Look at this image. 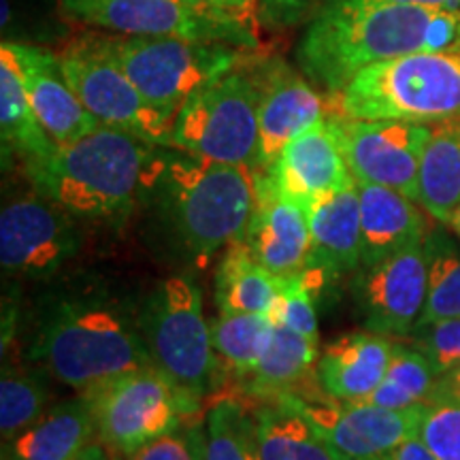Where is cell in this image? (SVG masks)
Instances as JSON below:
<instances>
[{"mask_svg":"<svg viewBox=\"0 0 460 460\" xmlns=\"http://www.w3.org/2000/svg\"><path fill=\"white\" fill-rule=\"evenodd\" d=\"M48 371L41 367H17L4 360L0 377V435L13 439L48 411L51 396Z\"/></svg>","mask_w":460,"mask_h":460,"instance_id":"4dcf8cb0","label":"cell"},{"mask_svg":"<svg viewBox=\"0 0 460 460\" xmlns=\"http://www.w3.org/2000/svg\"><path fill=\"white\" fill-rule=\"evenodd\" d=\"M0 137L4 156H20L24 164L48 158L58 147L28 101L7 41L0 48Z\"/></svg>","mask_w":460,"mask_h":460,"instance_id":"cb8c5ba5","label":"cell"},{"mask_svg":"<svg viewBox=\"0 0 460 460\" xmlns=\"http://www.w3.org/2000/svg\"><path fill=\"white\" fill-rule=\"evenodd\" d=\"M130 460H207V430L200 424L180 427L139 447Z\"/></svg>","mask_w":460,"mask_h":460,"instance_id":"8d00e7d4","label":"cell"},{"mask_svg":"<svg viewBox=\"0 0 460 460\" xmlns=\"http://www.w3.org/2000/svg\"><path fill=\"white\" fill-rule=\"evenodd\" d=\"M262 172L286 197L305 207L322 194L356 183L329 115L296 135Z\"/></svg>","mask_w":460,"mask_h":460,"instance_id":"d6986e66","label":"cell"},{"mask_svg":"<svg viewBox=\"0 0 460 460\" xmlns=\"http://www.w3.org/2000/svg\"><path fill=\"white\" fill-rule=\"evenodd\" d=\"M216 305L222 314L273 315L279 278L258 262L243 241L224 250L216 269Z\"/></svg>","mask_w":460,"mask_h":460,"instance_id":"d4e9b609","label":"cell"},{"mask_svg":"<svg viewBox=\"0 0 460 460\" xmlns=\"http://www.w3.org/2000/svg\"><path fill=\"white\" fill-rule=\"evenodd\" d=\"M356 186L360 194L362 267L427 241L430 228L424 211L418 209L420 203L386 186L362 181H356Z\"/></svg>","mask_w":460,"mask_h":460,"instance_id":"7402d4cb","label":"cell"},{"mask_svg":"<svg viewBox=\"0 0 460 460\" xmlns=\"http://www.w3.org/2000/svg\"><path fill=\"white\" fill-rule=\"evenodd\" d=\"M447 226H450L454 233H456V237L460 239V205L454 209V214L450 216V222H447Z\"/></svg>","mask_w":460,"mask_h":460,"instance_id":"ee69618b","label":"cell"},{"mask_svg":"<svg viewBox=\"0 0 460 460\" xmlns=\"http://www.w3.org/2000/svg\"><path fill=\"white\" fill-rule=\"evenodd\" d=\"M82 237L68 211L37 190L0 211V264L4 278L43 281L79 254Z\"/></svg>","mask_w":460,"mask_h":460,"instance_id":"4fadbf2b","label":"cell"},{"mask_svg":"<svg viewBox=\"0 0 460 460\" xmlns=\"http://www.w3.org/2000/svg\"><path fill=\"white\" fill-rule=\"evenodd\" d=\"M262 71H233L188 96L171 130V146L194 156L254 169Z\"/></svg>","mask_w":460,"mask_h":460,"instance_id":"52a82bcc","label":"cell"},{"mask_svg":"<svg viewBox=\"0 0 460 460\" xmlns=\"http://www.w3.org/2000/svg\"><path fill=\"white\" fill-rule=\"evenodd\" d=\"M335 460H382V458H354V456H343V454H335Z\"/></svg>","mask_w":460,"mask_h":460,"instance_id":"f6af8a7d","label":"cell"},{"mask_svg":"<svg viewBox=\"0 0 460 460\" xmlns=\"http://www.w3.org/2000/svg\"><path fill=\"white\" fill-rule=\"evenodd\" d=\"M312 250L301 275L315 292L322 281L356 273L362 267L358 186L322 194L307 205Z\"/></svg>","mask_w":460,"mask_h":460,"instance_id":"ac0fdd59","label":"cell"},{"mask_svg":"<svg viewBox=\"0 0 460 460\" xmlns=\"http://www.w3.org/2000/svg\"><path fill=\"white\" fill-rule=\"evenodd\" d=\"M437 377L439 373L435 371L433 362L418 348H413L411 343H396L386 376L369 401L390 410H405L424 402L429 405Z\"/></svg>","mask_w":460,"mask_h":460,"instance_id":"1f68e13d","label":"cell"},{"mask_svg":"<svg viewBox=\"0 0 460 460\" xmlns=\"http://www.w3.org/2000/svg\"><path fill=\"white\" fill-rule=\"evenodd\" d=\"M68 460H109V458H107L105 450H102V446L90 444V446H85L82 452L75 454V456L68 458Z\"/></svg>","mask_w":460,"mask_h":460,"instance_id":"7bdbcfd3","label":"cell"},{"mask_svg":"<svg viewBox=\"0 0 460 460\" xmlns=\"http://www.w3.org/2000/svg\"><path fill=\"white\" fill-rule=\"evenodd\" d=\"M94 413L85 396L49 407L31 427L3 441V460H68L92 444Z\"/></svg>","mask_w":460,"mask_h":460,"instance_id":"603a6c76","label":"cell"},{"mask_svg":"<svg viewBox=\"0 0 460 460\" xmlns=\"http://www.w3.org/2000/svg\"><path fill=\"white\" fill-rule=\"evenodd\" d=\"M396 341L371 331L348 332L326 345L315 362V379L322 394L339 401H369L376 393Z\"/></svg>","mask_w":460,"mask_h":460,"instance_id":"44dd1931","label":"cell"},{"mask_svg":"<svg viewBox=\"0 0 460 460\" xmlns=\"http://www.w3.org/2000/svg\"><path fill=\"white\" fill-rule=\"evenodd\" d=\"M273 318L279 326H286L318 345L320 326L314 305V290L301 273L279 278V298L275 305Z\"/></svg>","mask_w":460,"mask_h":460,"instance_id":"836d02e7","label":"cell"},{"mask_svg":"<svg viewBox=\"0 0 460 460\" xmlns=\"http://www.w3.org/2000/svg\"><path fill=\"white\" fill-rule=\"evenodd\" d=\"M427 254V303L416 326L460 318V245L444 226L430 228L424 241Z\"/></svg>","mask_w":460,"mask_h":460,"instance_id":"f546056e","label":"cell"},{"mask_svg":"<svg viewBox=\"0 0 460 460\" xmlns=\"http://www.w3.org/2000/svg\"><path fill=\"white\" fill-rule=\"evenodd\" d=\"M190 3L211 11H220V13L245 17V20L256 17L258 9V0H190Z\"/></svg>","mask_w":460,"mask_h":460,"instance_id":"f35d334b","label":"cell"},{"mask_svg":"<svg viewBox=\"0 0 460 460\" xmlns=\"http://www.w3.org/2000/svg\"><path fill=\"white\" fill-rule=\"evenodd\" d=\"M207 460H262L254 413L234 399L211 407L205 422Z\"/></svg>","mask_w":460,"mask_h":460,"instance_id":"d6a6232c","label":"cell"},{"mask_svg":"<svg viewBox=\"0 0 460 460\" xmlns=\"http://www.w3.org/2000/svg\"><path fill=\"white\" fill-rule=\"evenodd\" d=\"M335 111L354 119L435 126L460 118V51H420L365 66L332 94Z\"/></svg>","mask_w":460,"mask_h":460,"instance_id":"5b68a950","label":"cell"},{"mask_svg":"<svg viewBox=\"0 0 460 460\" xmlns=\"http://www.w3.org/2000/svg\"><path fill=\"white\" fill-rule=\"evenodd\" d=\"M407 337L413 348H418L433 362L439 376L460 365V318L437 320L430 324L416 326Z\"/></svg>","mask_w":460,"mask_h":460,"instance_id":"d590c367","label":"cell"},{"mask_svg":"<svg viewBox=\"0 0 460 460\" xmlns=\"http://www.w3.org/2000/svg\"><path fill=\"white\" fill-rule=\"evenodd\" d=\"M262 71V99L258 109V149L252 171H267L284 147L329 115V102L314 82L281 62Z\"/></svg>","mask_w":460,"mask_h":460,"instance_id":"2e32d148","label":"cell"},{"mask_svg":"<svg viewBox=\"0 0 460 460\" xmlns=\"http://www.w3.org/2000/svg\"><path fill=\"white\" fill-rule=\"evenodd\" d=\"M31 358L56 382L82 394L146 367L139 305L94 284L60 292L39 312Z\"/></svg>","mask_w":460,"mask_h":460,"instance_id":"3957f363","label":"cell"},{"mask_svg":"<svg viewBox=\"0 0 460 460\" xmlns=\"http://www.w3.org/2000/svg\"><path fill=\"white\" fill-rule=\"evenodd\" d=\"M390 460H437L433 454L427 450V446L413 437V439L405 441L401 447H396V452L390 456Z\"/></svg>","mask_w":460,"mask_h":460,"instance_id":"b9f144b4","label":"cell"},{"mask_svg":"<svg viewBox=\"0 0 460 460\" xmlns=\"http://www.w3.org/2000/svg\"><path fill=\"white\" fill-rule=\"evenodd\" d=\"M315 9V0H258L256 20L264 31L281 32L312 20Z\"/></svg>","mask_w":460,"mask_h":460,"instance_id":"74e56055","label":"cell"},{"mask_svg":"<svg viewBox=\"0 0 460 460\" xmlns=\"http://www.w3.org/2000/svg\"><path fill=\"white\" fill-rule=\"evenodd\" d=\"M315 362H318V345L278 324L262 360L243 379L245 393L261 399L295 394L298 384L315 369Z\"/></svg>","mask_w":460,"mask_h":460,"instance_id":"4316f807","label":"cell"},{"mask_svg":"<svg viewBox=\"0 0 460 460\" xmlns=\"http://www.w3.org/2000/svg\"><path fill=\"white\" fill-rule=\"evenodd\" d=\"M158 146L101 124L82 139L26 163L32 188L82 220L122 224L139 205L143 175Z\"/></svg>","mask_w":460,"mask_h":460,"instance_id":"277c9868","label":"cell"},{"mask_svg":"<svg viewBox=\"0 0 460 460\" xmlns=\"http://www.w3.org/2000/svg\"><path fill=\"white\" fill-rule=\"evenodd\" d=\"M329 118L356 181L393 188L420 203V166L433 126L354 119L332 111Z\"/></svg>","mask_w":460,"mask_h":460,"instance_id":"7c38bea8","label":"cell"},{"mask_svg":"<svg viewBox=\"0 0 460 460\" xmlns=\"http://www.w3.org/2000/svg\"><path fill=\"white\" fill-rule=\"evenodd\" d=\"M105 41L141 94L172 119L192 92L241 66L250 51L172 37L105 34Z\"/></svg>","mask_w":460,"mask_h":460,"instance_id":"ba28073f","label":"cell"},{"mask_svg":"<svg viewBox=\"0 0 460 460\" xmlns=\"http://www.w3.org/2000/svg\"><path fill=\"white\" fill-rule=\"evenodd\" d=\"M139 205L166 250L203 264L243 241L256 205V172L156 147L143 175Z\"/></svg>","mask_w":460,"mask_h":460,"instance_id":"6da1fadb","label":"cell"},{"mask_svg":"<svg viewBox=\"0 0 460 460\" xmlns=\"http://www.w3.org/2000/svg\"><path fill=\"white\" fill-rule=\"evenodd\" d=\"M418 439L437 460H460V402H430Z\"/></svg>","mask_w":460,"mask_h":460,"instance_id":"e575fe53","label":"cell"},{"mask_svg":"<svg viewBox=\"0 0 460 460\" xmlns=\"http://www.w3.org/2000/svg\"><path fill=\"white\" fill-rule=\"evenodd\" d=\"M262 460H335L309 420L284 399L254 411Z\"/></svg>","mask_w":460,"mask_h":460,"instance_id":"83f0119b","label":"cell"},{"mask_svg":"<svg viewBox=\"0 0 460 460\" xmlns=\"http://www.w3.org/2000/svg\"><path fill=\"white\" fill-rule=\"evenodd\" d=\"M139 331L147 360L194 399L214 390L217 354L203 295L186 275L158 281L139 305Z\"/></svg>","mask_w":460,"mask_h":460,"instance_id":"8992f818","label":"cell"},{"mask_svg":"<svg viewBox=\"0 0 460 460\" xmlns=\"http://www.w3.org/2000/svg\"><path fill=\"white\" fill-rule=\"evenodd\" d=\"M326 3H394V4H422V7L460 11V0H326Z\"/></svg>","mask_w":460,"mask_h":460,"instance_id":"60d3db41","label":"cell"},{"mask_svg":"<svg viewBox=\"0 0 460 460\" xmlns=\"http://www.w3.org/2000/svg\"><path fill=\"white\" fill-rule=\"evenodd\" d=\"M420 51H460V11L322 0L296 45V62L332 96L365 66Z\"/></svg>","mask_w":460,"mask_h":460,"instance_id":"7a4b0ae2","label":"cell"},{"mask_svg":"<svg viewBox=\"0 0 460 460\" xmlns=\"http://www.w3.org/2000/svg\"><path fill=\"white\" fill-rule=\"evenodd\" d=\"M13 51L17 71L37 113L39 122L58 146H66L101 126L68 85L60 58L54 51L31 43L7 41Z\"/></svg>","mask_w":460,"mask_h":460,"instance_id":"ffe728a7","label":"cell"},{"mask_svg":"<svg viewBox=\"0 0 460 460\" xmlns=\"http://www.w3.org/2000/svg\"><path fill=\"white\" fill-rule=\"evenodd\" d=\"M424 243L354 273L352 296L365 331L407 337L416 329L427 303Z\"/></svg>","mask_w":460,"mask_h":460,"instance_id":"9a60e30c","label":"cell"},{"mask_svg":"<svg viewBox=\"0 0 460 460\" xmlns=\"http://www.w3.org/2000/svg\"><path fill=\"white\" fill-rule=\"evenodd\" d=\"M444 401L460 402V365L454 367L450 371H446L444 376L437 377L429 405L430 402H444Z\"/></svg>","mask_w":460,"mask_h":460,"instance_id":"ab89813d","label":"cell"},{"mask_svg":"<svg viewBox=\"0 0 460 460\" xmlns=\"http://www.w3.org/2000/svg\"><path fill=\"white\" fill-rule=\"evenodd\" d=\"M75 22L128 37H172L256 49L254 20L220 13L190 0H60Z\"/></svg>","mask_w":460,"mask_h":460,"instance_id":"8fae6325","label":"cell"},{"mask_svg":"<svg viewBox=\"0 0 460 460\" xmlns=\"http://www.w3.org/2000/svg\"><path fill=\"white\" fill-rule=\"evenodd\" d=\"M84 396L94 413L99 439L126 456L183 427L186 416L199 410V399L177 388L152 365L126 371Z\"/></svg>","mask_w":460,"mask_h":460,"instance_id":"9c48e42d","label":"cell"},{"mask_svg":"<svg viewBox=\"0 0 460 460\" xmlns=\"http://www.w3.org/2000/svg\"><path fill=\"white\" fill-rule=\"evenodd\" d=\"M279 399L296 407L335 454L382 460H390L396 447L418 437L429 407L424 402L405 410H390L371 401H339L331 396L305 399L298 394Z\"/></svg>","mask_w":460,"mask_h":460,"instance_id":"5bb4252c","label":"cell"},{"mask_svg":"<svg viewBox=\"0 0 460 460\" xmlns=\"http://www.w3.org/2000/svg\"><path fill=\"white\" fill-rule=\"evenodd\" d=\"M460 205V118L430 130L420 166V207L439 224Z\"/></svg>","mask_w":460,"mask_h":460,"instance_id":"484cf974","label":"cell"},{"mask_svg":"<svg viewBox=\"0 0 460 460\" xmlns=\"http://www.w3.org/2000/svg\"><path fill=\"white\" fill-rule=\"evenodd\" d=\"M65 77L101 124L126 130L158 147L171 146L175 119L158 111L115 60L105 34H84L58 54Z\"/></svg>","mask_w":460,"mask_h":460,"instance_id":"30bf717a","label":"cell"},{"mask_svg":"<svg viewBox=\"0 0 460 460\" xmlns=\"http://www.w3.org/2000/svg\"><path fill=\"white\" fill-rule=\"evenodd\" d=\"M254 172L256 205L243 243L278 278L301 273L312 250L307 207L286 197L264 172Z\"/></svg>","mask_w":460,"mask_h":460,"instance_id":"e0dca14e","label":"cell"},{"mask_svg":"<svg viewBox=\"0 0 460 460\" xmlns=\"http://www.w3.org/2000/svg\"><path fill=\"white\" fill-rule=\"evenodd\" d=\"M278 322L269 314H217L211 320V339L217 360L245 379L262 360L273 341Z\"/></svg>","mask_w":460,"mask_h":460,"instance_id":"f1b7e54d","label":"cell"}]
</instances>
